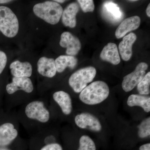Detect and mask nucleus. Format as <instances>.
<instances>
[{
    "mask_svg": "<svg viewBox=\"0 0 150 150\" xmlns=\"http://www.w3.org/2000/svg\"><path fill=\"white\" fill-rule=\"evenodd\" d=\"M110 90L107 84L103 81L93 82L80 93L79 99L83 103L95 105L101 103L109 96Z\"/></svg>",
    "mask_w": 150,
    "mask_h": 150,
    "instance_id": "nucleus-1",
    "label": "nucleus"
},
{
    "mask_svg": "<svg viewBox=\"0 0 150 150\" xmlns=\"http://www.w3.org/2000/svg\"><path fill=\"white\" fill-rule=\"evenodd\" d=\"M33 11L39 18L49 24L55 25L59 23L62 17L63 9L58 3L48 1L35 4Z\"/></svg>",
    "mask_w": 150,
    "mask_h": 150,
    "instance_id": "nucleus-2",
    "label": "nucleus"
},
{
    "mask_svg": "<svg viewBox=\"0 0 150 150\" xmlns=\"http://www.w3.org/2000/svg\"><path fill=\"white\" fill-rule=\"evenodd\" d=\"M19 30L18 19L10 8L0 6V31L8 38H13Z\"/></svg>",
    "mask_w": 150,
    "mask_h": 150,
    "instance_id": "nucleus-3",
    "label": "nucleus"
},
{
    "mask_svg": "<svg viewBox=\"0 0 150 150\" xmlns=\"http://www.w3.org/2000/svg\"><path fill=\"white\" fill-rule=\"evenodd\" d=\"M96 74V69L94 67H89L81 69L71 75L69 79V84L75 93H79L88 84L93 81Z\"/></svg>",
    "mask_w": 150,
    "mask_h": 150,
    "instance_id": "nucleus-4",
    "label": "nucleus"
},
{
    "mask_svg": "<svg viewBox=\"0 0 150 150\" xmlns=\"http://www.w3.org/2000/svg\"><path fill=\"white\" fill-rule=\"evenodd\" d=\"M148 68L147 64L141 62L137 65L134 71L125 76L122 83L123 90L128 92L133 90L145 76Z\"/></svg>",
    "mask_w": 150,
    "mask_h": 150,
    "instance_id": "nucleus-5",
    "label": "nucleus"
},
{
    "mask_svg": "<svg viewBox=\"0 0 150 150\" xmlns=\"http://www.w3.org/2000/svg\"><path fill=\"white\" fill-rule=\"evenodd\" d=\"M25 112L28 118L41 123H46L50 119V112L42 101H34L26 105Z\"/></svg>",
    "mask_w": 150,
    "mask_h": 150,
    "instance_id": "nucleus-6",
    "label": "nucleus"
},
{
    "mask_svg": "<svg viewBox=\"0 0 150 150\" xmlns=\"http://www.w3.org/2000/svg\"><path fill=\"white\" fill-rule=\"evenodd\" d=\"M74 120L76 125L81 129H88L95 132H99L102 130V125L99 119L89 112L78 114Z\"/></svg>",
    "mask_w": 150,
    "mask_h": 150,
    "instance_id": "nucleus-7",
    "label": "nucleus"
},
{
    "mask_svg": "<svg viewBox=\"0 0 150 150\" xmlns=\"http://www.w3.org/2000/svg\"><path fill=\"white\" fill-rule=\"evenodd\" d=\"M60 45L63 48H67L66 53L70 56L76 55L81 47V44L79 38L69 32L62 33Z\"/></svg>",
    "mask_w": 150,
    "mask_h": 150,
    "instance_id": "nucleus-8",
    "label": "nucleus"
},
{
    "mask_svg": "<svg viewBox=\"0 0 150 150\" xmlns=\"http://www.w3.org/2000/svg\"><path fill=\"white\" fill-rule=\"evenodd\" d=\"M32 81L28 77H13L12 81L6 86V89L8 93L12 94L19 90H22L30 93L33 90Z\"/></svg>",
    "mask_w": 150,
    "mask_h": 150,
    "instance_id": "nucleus-9",
    "label": "nucleus"
},
{
    "mask_svg": "<svg viewBox=\"0 0 150 150\" xmlns=\"http://www.w3.org/2000/svg\"><path fill=\"white\" fill-rule=\"evenodd\" d=\"M141 20L139 17L134 16L124 20L118 26L115 32L117 38L123 37L128 33L137 29L139 27Z\"/></svg>",
    "mask_w": 150,
    "mask_h": 150,
    "instance_id": "nucleus-10",
    "label": "nucleus"
},
{
    "mask_svg": "<svg viewBox=\"0 0 150 150\" xmlns=\"http://www.w3.org/2000/svg\"><path fill=\"white\" fill-rule=\"evenodd\" d=\"M137 39V36L134 33H131L123 37V40L118 46L119 52L122 59L128 61L132 55V46Z\"/></svg>",
    "mask_w": 150,
    "mask_h": 150,
    "instance_id": "nucleus-11",
    "label": "nucleus"
},
{
    "mask_svg": "<svg viewBox=\"0 0 150 150\" xmlns=\"http://www.w3.org/2000/svg\"><path fill=\"white\" fill-rule=\"evenodd\" d=\"M37 70L39 74L43 76L53 77L57 72L55 61L52 58L41 57L38 62Z\"/></svg>",
    "mask_w": 150,
    "mask_h": 150,
    "instance_id": "nucleus-12",
    "label": "nucleus"
},
{
    "mask_svg": "<svg viewBox=\"0 0 150 150\" xmlns=\"http://www.w3.org/2000/svg\"><path fill=\"white\" fill-rule=\"evenodd\" d=\"M18 135L17 130L12 123H6L0 126V146L9 144L16 139Z\"/></svg>",
    "mask_w": 150,
    "mask_h": 150,
    "instance_id": "nucleus-13",
    "label": "nucleus"
},
{
    "mask_svg": "<svg viewBox=\"0 0 150 150\" xmlns=\"http://www.w3.org/2000/svg\"><path fill=\"white\" fill-rule=\"evenodd\" d=\"M79 11V5L75 2L69 4L63 11L62 16V21L65 26L71 28L76 27V16Z\"/></svg>",
    "mask_w": 150,
    "mask_h": 150,
    "instance_id": "nucleus-14",
    "label": "nucleus"
},
{
    "mask_svg": "<svg viewBox=\"0 0 150 150\" xmlns=\"http://www.w3.org/2000/svg\"><path fill=\"white\" fill-rule=\"evenodd\" d=\"M100 59L112 64L118 65L121 62L118 48L115 43H109L105 46L100 54Z\"/></svg>",
    "mask_w": 150,
    "mask_h": 150,
    "instance_id": "nucleus-15",
    "label": "nucleus"
},
{
    "mask_svg": "<svg viewBox=\"0 0 150 150\" xmlns=\"http://www.w3.org/2000/svg\"><path fill=\"white\" fill-rule=\"evenodd\" d=\"M10 69L11 74L15 77L29 78L32 74V66L28 62L15 61L11 64Z\"/></svg>",
    "mask_w": 150,
    "mask_h": 150,
    "instance_id": "nucleus-16",
    "label": "nucleus"
},
{
    "mask_svg": "<svg viewBox=\"0 0 150 150\" xmlns=\"http://www.w3.org/2000/svg\"><path fill=\"white\" fill-rule=\"evenodd\" d=\"M53 96L64 114L66 115L71 114L72 111V103L69 93L64 91H57L54 93Z\"/></svg>",
    "mask_w": 150,
    "mask_h": 150,
    "instance_id": "nucleus-17",
    "label": "nucleus"
},
{
    "mask_svg": "<svg viewBox=\"0 0 150 150\" xmlns=\"http://www.w3.org/2000/svg\"><path fill=\"white\" fill-rule=\"evenodd\" d=\"M127 105L130 107L139 106L145 112H150V97L140 94H132L128 98Z\"/></svg>",
    "mask_w": 150,
    "mask_h": 150,
    "instance_id": "nucleus-18",
    "label": "nucleus"
},
{
    "mask_svg": "<svg viewBox=\"0 0 150 150\" xmlns=\"http://www.w3.org/2000/svg\"><path fill=\"white\" fill-rule=\"evenodd\" d=\"M55 63L57 72L62 73L67 67L74 69L77 64L78 60L74 56L62 55L55 60Z\"/></svg>",
    "mask_w": 150,
    "mask_h": 150,
    "instance_id": "nucleus-19",
    "label": "nucleus"
},
{
    "mask_svg": "<svg viewBox=\"0 0 150 150\" xmlns=\"http://www.w3.org/2000/svg\"><path fill=\"white\" fill-rule=\"evenodd\" d=\"M103 11L107 17L112 21H118L121 18L122 13L118 5L112 2L108 1L103 5Z\"/></svg>",
    "mask_w": 150,
    "mask_h": 150,
    "instance_id": "nucleus-20",
    "label": "nucleus"
},
{
    "mask_svg": "<svg viewBox=\"0 0 150 150\" xmlns=\"http://www.w3.org/2000/svg\"><path fill=\"white\" fill-rule=\"evenodd\" d=\"M137 90L140 95H147L150 93V72L145 75L142 81L137 85Z\"/></svg>",
    "mask_w": 150,
    "mask_h": 150,
    "instance_id": "nucleus-21",
    "label": "nucleus"
},
{
    "mask_svg": "<svg viewBox=\"0 0 150 150\" xmlns=\"http://www.w3.org/2000/svg\"><path fill=\"white\" fill-rule=\"evenodd\" d=\"M79 143V146L77 150H96L94 142L87 135L82 136Z\"/></svg>",
    "mask_w": 150,
    "mask_h": 150,
    "instance_id": "nucleus-22",
    "label": "nucleus"
},
{
    "mask_svg": "<svg viewBox=\"0 0 150 150\" xmlns=\"http://www.w3.org/2000/svg\"><path fill=\"white\" fill-rule=\"evenodd\" d=\"M138 136L142 139L147 138L150 135V118H145L138 126Z\"/></svg>",
    "mask_w": 150,
    "mask_h": 150,
    "instance_id": "nucleus-23",
    "label": "nucleus"
},
{
    "mask_svg": "<svg viewBox=\"0 0 150 150\" xmlns=\"http://www.w3.org/2000/svg\"><path fill=\"white\" fill-rule=\"evenodd\" d=\"M77 1L84 13L93 12L94 10L95 5L93 0H78Z\"/></svg>",
    "mask_w": 150,
    "mask_h": 150,
    "instance_id": "nucleus-24",
    "label": "nucleus"
},
{
    "mask_svg": "<svg viewBox=\"0 0 150 150\" xmlns=\"http://www.w3.org/2000/svg\"><path fill=\"white\" fill-rule=\"evenodd\" d=\"M7 58L4 52L0 51V74L2 72L6 64Z\"/></svg>",
    "mask_w": 150,
    "mask_h": 150,
    "instance_id": "nucleus-25",
    "label": "nucleus"
},
{
    "mask_svg": "<svg viewBox=\"0 0 150 150\" xmlns=\"http://www.w3.org/2000/svg\"><path fill=\"white\" fill-rule=\"evenodd\" d=\"M40 150H63L62 146L57 143L48 144L41 148Z\"/></svg>",
    "mask_w": 150,
    "mask_h": 150,
    "instance_id": "nucleus-26",
    "label": "nucleus"
},
{
    "mask_svg": "<svg viewBox=\"0 0 150 150\" xmlns=\"http://www.w3.org/2000/svg\"><path fill=\"white\" fill-rule=\"evenodd\" d=\"M139 150H150V143H147L141 146L140 147Z\"/></svg>",
    "mask_w": 150,
    "mask_h": 150,
    "instance_id": "nucleus-27",
    "label": "nucleus"
},
{
    "mask_svg": "<svg viewBox=\"0 0 150 150\" xmlns=\"http://www.w3.org/2000/svg\"><path fill=\"white\" fill-rule=\"evenodd\" d=\"M146 13L147 14V15L150 17V4H149V5L148 6L146 10Z\"/></svg>",
    "mask_w": 150,
    "mask_h": 150,
    "instance_id": "nucleus-28",
    "label": "nucleus"
},
{
    "mask_svg": "<svg viewBox=\"0 0 150 150\" xmlns=\"http://www.w3.org/2000/svg\"><path fill=\"white\" fill-rule=\"evenodd\" d=\"M11 1H12L10 0H0V4H6Z\"/></svg>",
    "mask_w": 150,
    "mask_h": 150,
    "instance_id": "nucleus-29",
    "label": "nucleus"
},
{
    "mask_svg": "<svg viewBox=\"0 0 150 150\" xmlns=\"http://www.w3.org/2000/svg\"><path fill=\"white\" fill-rule=\"evenodd\" d=\"M54 2H56V3H62L64 2L65 1H64V0H55V1H54Z\"/></svg>",
    "mask_w": 150,
    "mask_h": 150,
    "instance_id": "nucleus-30",
    "label": "nucleus"
},
{
    "mask_svg": "<svg viewBox=\"0 0 150 150\" xmlns=\"http://www.w3.org/2000/svg\"><path fill=\"white\" fill-rule=\"evenodd\" d=\"M0 150H11L8 149H0Z\"/></svg>",
    "mask_w": 150,
    "mask_h": 150,
    "instance_id": "nucleus-31",
    "label": "nucleus"
},
{
    "mask_svg": "<svg viewBox=\"0 0 150 150\" xmlns=\"http://www.w3.org/2000/svg\"><path fill=\"white\" fill-rule=\"evenodd\" d=\"M135 1V0H134V1H129L133 2V1Z\"/></svg>",
    "mask_w": 150,
    "mask_h": 150,
    "instance_id": "nucleus-32",
    "label": "nucleus"
}]
</instances>
